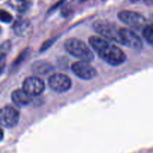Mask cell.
Returning a JSON list of instances; mask_svg holds the SVG:
<instances>
[{
    "mask_svg": "<svg viewBox=\"0 0 153 153\" xmlns=\"http://www.w3.org/2000/svg\"><path fill=\"white\" fill-rule=\"evenodd\" d=\"M88 43L98 55L107 64L118 66L125 61L126 56L123 51L105 39L92 36L88 38Z\"/></svg>",
    "mask_w": 153,
    "mask_h": 153,
    "instance_id": "cell-1",
    "label": "cell"
},
{
    "mask_svg": "<svg viewBox=\"0 0 153 153\" xmlns=\"http://www.w3.org/2000/svg\"><path fill=\"white\" fill-rule=\"evenodd\" d=\"M64 48L66 51L82 61L91 62L94 59V54L88 46L78 38H68L64 42Z\"/></svg>",
    "mask_w": 153,
    "mask_h": 153,
    "instance_id": "cell-2",
    "label": "cell"
},
{
    "mask_svg": "<svg viewBox=\"0 0 153 153\" xmlns=\"http://www.w3.org/2000/svg\"><path fill=\"white\" fill-rule=\"evenodd\" d=\"M94 31L104 38L122 44V37L119 27L114 22L106 19H98L93 23Z\"/></svg>",
    "mask_w": 153,
    "mask_h": 153,
    "instance_id": "cell-3",
    "label": "cell"
},
{
    "mask_svg": "<svg viewBox=\"0 0 153 153\" xmlns=\"http://www.w3.org/2000/svg\"><path fill=\"white\" fill-rule=\"evenodd\" d=\"M122 22L134 29H143L146 25V19L140 13L131 10H122L118 13Z\"/></svg>",
    "mask_w": 153,
    "mask_h": 153,
    "instance_id": "cell-4",
    "label": "cell"
},
{
    "mask_svg": "<svg viewBox=\"0 0 153 153\" xmlns=\"http://www.w3.org/2000/svg\"><path fill=\"white\" fill-rule=\"evenodd\" d=\"M19 111L11 106H5L0 109V125L5 128H12L18 123Z\"/></svg>",
    "mask_w": 153,
    "mask_h": 153,
    "instance_id": "cell-5",
    "label": "cell"
},
{
    "mask_svg": "<svg viewBox=\"0 0 153 153\" xmlns=\"http://www.w3.org/2000/svg\"><path fill=\"white\" fill-rule=\"evenodd\" d=\"M49 86L57 93H64L71 87L70 78L63 73H55L49 79Z\"/></svg>",
    "mask_w": 153,
    "mask_h": 153,
    "instance_id": "cell-6",
    "label": "cell"
},
{
    "mask_svg": "<svg viewBox=\"0 0 153 153\" xmlns=\"http://www.w3.org/2000/svg\"><path fill=\"white\" fill-rule=\"evenodd\" d=\"M44 89V82L38 77H28L22 83V90L31 97L40 95Z\"/></svg>",
    "mask_w": 153,
    "mask_h": 153,
    "instance_id": "cell-7",
    "label": "cell"
},
{
    "mask_svg": "<svg viewBox=\"0 0 153 153\" xmlns=\"http://www.w3.org/2000/svg\"><path fill=\"white\" fill-rule=\"evenodd\" d=\"M71 69L76 76L84 80L93 79L97 74L95 69L86 61H76L72 64Z\"/></svg>",
    "mask_w": 153,
    "mask_h": 153,
    "instance_id": "cell-8",
    "label": "cell"
},
{
    "mask_svg": "<svg viewBox=\"0 0 153 153\" xmlns=\"http://www.w3.org/2000/svg\"><path fill=\"white\" fill-rule=\"evenodd\" d=\"M122 45L128 46L135 50H140L142 47L141 39L132 30L126 28H120Z\"/></svg>",
    "mask_w": 153,
    "mask_h": 153,
    "instance_id": "cell-9",
    "label": "cell"
},
{
    "mask_svg": "<svg viewBox=\"0 0 153 153\" xmlns=\"http://www.w3.org/2000/svg\"><path fill=\"white\" fill-rule=\"evenodd\" d=\"M13 30L19 37H28L32 32V25L27 19L20 18L15 21L13 25Z\"/></svg>",
    "mask_w": 153,
    "mask_h": 153,
    "instance_id": "cell-10",
    "label": "cell"
},
{
    "mask_svg": "<svg viewBox=\"0 0 153 153\" xmlns=\"http://www.w3.org/2000/svg\"><path fill=\"white\" fill-rule=\"evenodd\" d=\"M11 100L15 105L18 106H24L29 104L32 100V97L27 94L23 90H15L11 94Z\"/></svg>",
    "mask_w": 153,
    "mask_h": 153,
    "instance_id": "cell-11",
    "label": "cell"
},
{
    "mask_svg": "<svg viewBox=\"0 0 153 153\" xmlns=\"http://www.w3.org/2000/svg\"><path fill=\"white\" fill-rule=\"evenodd\" d=\"M53 70V66L49 61H38L33 63L32 65V70L33 73L38 75H46Z\"/></svg>",
    "mask_w": 153,
    "mask_h": 153,
    "instance_id": "cell-12",
    "label": "cell"
},
{
    "mask_svg": "<svg viewBox=\"0 0 153 153\" xmlns=\"http://www.w3.org/2000/svg\"><path fill=\"white\" fill-rule=\"evenodd\" d=\"M11 48V42L6 40L0 45V74L3 72L6 64V56Z\"/></svg>",
    "mask_w": 153,
    "mask_h": 153,
    "instance_id": "cell-13",
    "label": "cell"
},
{
    "mask_svg": "<svg viewBox=\"0 0 153 153\" xmlns=\"http://www.w3.org/2000/svg\"><path fill=\"white\" fill-rule=\"evenodd\" d=\"M142 36L144 39L153 46V24L146 25L142 29Z\"/></svg>",
    "mask_w": 153,
    "mask_h": 153,
    "instance_id": "cell-14",
    "label": "cell"
},
{
    "mask_svg": "<svg viewBox=\"0 0 153 153\" xmlns=\"http://www.w3.org/2000/svg\"><path fill=\"white\" fill-rule=\"evenodd\" d=\"M29 54V49H26L25 50L22 51L20 54L19 55V56L16 58V60L14 62L13 66L14 67H16V66H19L22 64V61H25L26 58H27V56Z\"/></svg>",
    "mask_w": 153,
    "mask_h": 153,
    "instance_id": "cell-15",
    "label": "cell"
},
{
    "mask_svg": "<svg viewBox=\"0 0 153 153\" xmlns=\"http://www.w3.org/2000/svg\"><path fill=\"white\" fill-rule=\"evenodd\" d=\"M13 19L12 15L4 10H0V21L4 23H9Z\"/></svg>",
    "mask_w": 153,
    "mask_h": 153,
    "instance_id": "cell-16",
    "label": "cell"
},
{
    "mask_svg": "<svg viewBox=\"0 0 153 153\" xmlns=\"http://www.w3.org/2000/svg\"><path fill=\"white\" fill-rule=\"evenodd\" d=\"M53 43V40H47V41L45 42L43 44V46H41V49H40V51L41 52H43V51L46 50L47 48H49L50 46H51V44Z\"/></svg>",
    "mask_w": 153,
    "mask_h": 153,
    "instance_id": "cell-17",
    "label": "cell"
},
{
    "mask_svg": "<svg viewBox=\"0 0 153 153\" xmlns=\"http://www.w3.org/2000/svg\"><path fill=\"white\" fill-rule=\"evenodd\" d=\"M3 137H4V132H3L2 129V128H0V141H1V140H2Z\"/></svg>",
    "mask_w": 153,
    "mask_h": 153,
    "instance_id": "cell-18",
    "label": "cell"
},
{
    "mask_svg": "<svg viewBox=\"0 0 153 153\" xmlns=\"http://www.w3.org/2000/svg\"><path fill=\"white\" fill-rule=\"evenodd\" d=\"M130 1H131V2H136V1H138L139 0H130Z\"/></svg>",
    "mask_w": 153,
    "mask_h": 153,
    "instance_id": "cell-19",
    "label": "cell"
},
{
    "mask_svg": "<svg viewBox=\"0 0 153 153\" xmlns=\"http://www.w3.org/2000/svg\"><path fill=\"white\" fill-rule=\"evenodd\" d=\"M80 1H87V0H80Z\"/></svg>",
    "mask_w": 153,
    "mask_h": 153,
    "instance_id": "cell-20",
    "label": "cell"
},
{
    "mask_svg": "<svg viewBox=\"0 0 153 153\" xmlns=\"http://www.w3.org/2000/svg\"><path fill=\"white\" fill-rule=\"evenodd\" d=\"M0 31H1V28H0Z\"/></svg>",
    "mask_w": 153,
    "mask_h": 153,
    "instance_id": "cell-21",
    "label": "cell"
},
{
    "mask_svg": "<svg viewBox=\"0 0 153 153\" xmlns=\"http://www.w3.org/2000/svg\"><path fill=\"white\" fill-rule=\"evenodd\" d=\"M20 1H24V0H20Z\"/></svg>",
    "mask_w": 153,
    "mask_h": 153,
    "instance_id": "cell-22",
    "label": "cell"
}]
</instances>
